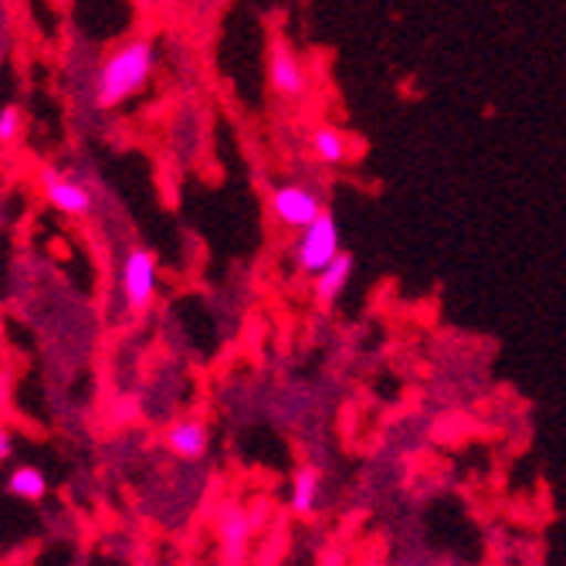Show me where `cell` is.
Segmentation results:
<instances>
[{
	"label": "cell",
	"mask_w": 566,
	"mask_h": 566,
	"mask_svg": "<svg viewBox=\"0 0 566 566\" xmlns=\"http://www.w3.org/2000/svg\"><path fill=\"white\" fill-rule=\"evenodd\" d=\"M349 279H353V254L349 251H339L319 275H313V298H316V305L319 308L336 305V298L346 292Z\"/></svg>",
	"instance_id": "9"
},
{
	"label": "cell",
	"mask_w": 566,
	"mask_h": 566,
	"mask_svg": "<svg viewBox=\"0 0 566 566\" xmlns=\"http://www.w3.org/2000/svg\"><path fill=\"white\" fill-rule=\"evenodd\" d=\"M167 448L184 461H197V458H203V451H208V428L190 418L177 421L167 428Z\"/></svg>",
	"instance_id": "11"
},
{
	"label": "cell",
	"mask_w": 566,
	"mask_h": 566,
	"mask_svg": "<svg viewBox=\"0 0 566 566\" xmlns=\"http://www.w3.org/2000/svg\"><path fill=\"white\" fill-rule=\"evenodd\" d=\"M14 454V438H11V431L8 428H0V465Z\"/></svg>",
	"instance_id": "14"
},
{
	"label": "cell",
	"mask_w": 566,
	"mask_h": 566,
	"mask_svg": "<svg viewBox=\"0 0 566 566\" xmlns=\"http://www.w3.org/2000/svg\"><path fill=\"white\" fill-rule=\"evenodd\" d=\"M269 88L282 102H305L313 92V75L285 38H275L269 48Z\"/></svg>",
	"instance_id": "4"
},
{
	"label": "cell",
	"mask_w": 566,
	"mask_h": 566,
	"mask_svg": "<svg viewBox=\"0 0 566 566\" xmlns=\"http://www.w3.org/2000/svg\"><path fill=\"white\" fill-rule=\"evenodd\" d=\"M308 153L323 167H346L353 160V136L333 123H323L308 133Z\"/></svg>",
	"instance_id": "7"
},
{
	"label": "cell",
	"mask_w": 566,
	"mask_h": 566,
	"mask_svg": "<svg viewBox=\"0 0 566 566\" xmlns=\"http://www.w3.org/2000/svg\"><path fill=\"white\" fill-rule=\"evenodd\" d=\"M123 295H126V305L129 308H146L157 295V259H153L149 251L143 248H133L123 262Z\"/></svg>",
	"instance_id": "5"
},
{
	"label": "cell",
	"mask_w": 566,
	"mask_h": 566,
	"mask_svg": "<svg viewBox=\"0 0 566 566\" xmlns=\"http://www.w3.org/2000/svg\"><path fill=\"white\" fill-rule=\"evenodd\" d=\"M21 109L18 106H4L0 109V146H11L21 136Z\"/></svg>",
	"instance_id": "13"
},
{
	"label": "cell",
	"mask_w": 566,
	"mask_h": 566,
	"mask_svg": "<svg viewBox=\"0 0 566 566\" xmlns=\"http://www.w3.org/2000/svg\"><path fill=\"white\" fill-rule=\"evenodd\" d=\"M8 495L14 499H24V502H41L48 495V479L41 469L34 465H18L11 475H8Z\"/></svg>",
	"instance_id": "12"
},
{
	"label": "cell",
	"mask_w": 566,
	"mask_h": 566,
	"mask_svg": "<svg viewBox=\"0 0 566 566\" xmlns=\"http://www.w3.org/2000/svg\"><path fill=\"white\" fill-rule=\"evenodd\" d=\"M41 193H44V200L51 203V208L62 211V214H69V218H85V214L92 211V197H88V190H85L82 184L62 177L59 170H51V167L41 170Z\"/></svg>",
	"instance_id": "6"
},
{
	"label": "cell",
	"mask_w": 566,
	"mask_h": 566,
	"mask_svg": "<svg viewBox=\"0 0 566 566\" xmlns=\"http://www.w3.org/2000/svg\"><path fill=\"white\" fill-rule=\"evenodd\" d=\"M248 536H251V516H248L244 509H238V505H224L221 516H218V539H221L224 559L231 566H238L244 559Z\"/></svg>",
	"instance_id": "8"
},
{
	"label": "cell",
	"mask_w": 566,
	"mask_h": 566,
	"mask_svg": "<svg viewBox=\"0 0 566 566\" xmlns=\"http://www.w3.org/2000/svg\"><path fill=\"white\" fill-rule=\"evenodd\" d=\"M319 495H323V475L305 465L292 475V495H289V505L298 520H313L316 509H319Z\"/></svg>",
	"instance_id": "10"
},
{
	"label": "cell",
	"mask_w": 566,
	"mask_h": 566,
	"mask_svg": "<svg viewBox=\"0 0 566 566\" xmlns=\"http://www.w3.org/2000/svg\"><path fill=\"white\" fill-rule=\"evenodd\" d=\"M343 251V238H339V224L333 211H323L313 224L298 231V241L292 248V262L302 275H319L336 254Z\"/></svg>",
	"instance_id": "2"
},
{
	"label": "cell",
	"mask_w": 566,
	"mask_h": 566,
	"mask_svg": "<svg viewBox=\"0 0 566 566\" xmlns=\"http://www.w3.org/2000/svg\"><path fill=\"white\" fill-rule=\"evenodd\" d=\"M269 208H272L275 224H282L289 231H302V228L313 224L323 211H329L326 193H319V187L302 184V180H289V184L272 187Z\"/></svg>",
	"instance_id": "3"
},
{
	"label": "cell",
	"mask_w": 566,
	"mask_h": 566,
	"mask_svg": "<svg viewBox=\"0 0 566 566\" xmlns=\"http://www.w3.org/2000/svg\"><path fill=\"white\" fill-rule=\"evenodd\" d=\"M153 65H157V48H153L149 38H133L119 44L95 75V106L98 109L123 106L126 98L146 88Z\"/></svg>",
	"instance_id": "1"
}]
</instances>
